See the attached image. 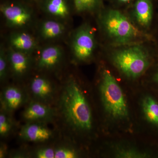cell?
I'll list each match as a JSON object with an SVG mask.
<instances>
[{
	"mask_svg": "<svg viewBox=\"0 0 158 158\" xmlns=\"http://www.w3.org/2000/svg\"><path fill=\"white\" fill-rule=\"evenodd\" d=\"M98 23L112 47L144 42L148 37L135 25L127 13L117 8H102L98 12Z\"/></svg>",
	"mask_w": 158,
	"mask_h": 158,
	"instance_id": "obj_1",
	"label": "cell"
},
{
	"mask_svg": "<svg viewBox=\"0 0 158 158\" xmlns=\"http://www.w3.org/2000/svg\"><path fill=\"white\" fill-rule=\"evenodd\" d=\"M62 112L65 119L73 127L89 131L92 127L90 106L80 86L73 80L66 83L61 97Z\"/></svg>",
	"mask_w": 158,
	"mask_h": 158,
	"instance_id": "obj_2",
	"label": "cell"
},
{
	"mask_svg": "<svg viewBox=\"0 0 158 158\" xmlns=\"http://www.w3.org/2000/svg\"><path fill=\"white\" fill-rule=\"evenodd\" d=\"M111 58L114 66L125 76L131 79L141 77L151 62V55L144 42L114 47Z\"/></svg>",
	"mask_w": 158,
	"mask_h": 158,
	"instance_id": "obj_3",
	"label": "cell"
},
{
	"mask_svg": "<svg viewBox=\"0 0 158 158\" xmlns=\"http://www.w3.org/2000/svg\"><path fill=\"white\" fill-rule=\"evenodd\" d=\"M100 90L105 110L112 117L123 118L127 117L128 112L122 90L111 72L103 70Z\"/></svg>",
	"mask_w": 158,
	"mask_h": 158,
	"instance_id": "obj_4",
	"label": "cell"
},
{
	"mask_svg": "<svg viewBox=\"0 0 158 158\" xmlns=\"http://www.w3.org/2000/svg\"><path fill=\"white\" fill-rule=\"evenodd\" d=\"M95 29L90 24L85 23L75 31L72 37L71 50L77 61L84 62L93 56L96 48Z\"/></svg>",
	"mask_w": 158,
	"mask_h": 158,
	"instance_id": "obj_5",
	"label": "cell"
},
{
	"mask_svg": "<svg viewBox=\"0 0 158 158\" xmlns=\"http://www.w3.org/2000/svg\"><path fill=\"white\" fill-rule=\"evenodd\" d=\"M0 11L9 27L20 29L28 26L33 19V12L25 3L7 2L2 3Z\"/></svg>",
	"mask_w": 158,
	"mask_h": 158,
	"instance_id": "obj_6",
	"label": "cell"
},
{
	"mask_svg": "<svg viewBox=\"0 0 158 158\" xmlns=\"http://www.w3.org/2000/svg\"><path fill=\"white\" fill-rule=\"evenodd\" d=\"M128 9L127 14L133 23L141 32L148 34L153 19L152 0H135Z\"/></svg>",
	"mask_w": 158,
	"mask_h": 158,
	"instance_id": "obj_7",
	"label": "cell"
},
{
	"mask_svg": "<svg viewBox=\"0 0 158 158\" xmlns=\"http://www.w3.org/2000/svg\"><path fill=\"white\" fill-rule=\"evenodd\" d=\"M43 11L52 18L64 21L70 16L71 0H39Z\"/></svg>",
	"mask_w": 158,
	"mask_h": 158,
	"instance_id": "obj_8",
	"label": "cell"
},
{
	"mask_svg": "<svg viewBox=\"0 0 158 158\" xmlns=\"http://www.w3.org/2000/svg\"><path fill=\"white\" fill-rule=\"evenodd\" d=\"M63 56V50L57 45L47 46L41 49L37 65L40 69H51L59 64Z\"/></svg>",
	"mask_w": 158,
	"mask_h": 158,
	"instance_id": "obj_9",
	"label": "cell"
},
{
	"mask_svg": "<svg viewBox=\"0 0 158 158\" xmlns=\"http://www.w3.org/2000/svg\"><path fill=\"white\" fill-rule=\"evenodd\" d=\"M9 47L15 50L31 54L37 48V41L31 34L24 31H16L10 34Z\"/></svg>",
	"mask_w": 158,
	"mask_h": 158,
	"instance_id": "obj_10",
	"label": "cell"
},
{
	"mask_svg": "<svg viewBox=\"0 0 158 158\" xmlns=\"http://www.w3.org/2000/svg\"><path fill=\"white\" fill-rule=\"evenodd\" d=\"M8 61L15 75L22 76L28 70L31 63L30 55L9 47L7 50Z\"/></svg>",
	"mask_w": 158,
	"mask_h": 158,
	"instance_id": "obj_11",
	"label": "cell"
},
{
	"mask_svg": "<svg viewBox=\"0 0 158 158\" xmlns=\"http://www.w3.org/2000/svg\"><path fill=\"white\" fill-rule=\"evenodd\" d=\"M66 31L63 22L52 18L43 21L39 26L40 37L44 40H52L59 38L64 35Z\"/></svg>",
	"mask_w": 158,
	"mask_h": 158,
	"instance_id": "obj_12",
	"label": "cell"
},
{
	"mask_svg": "<svg viewBox=\"0 0 158 158\" xmlns=\"http://www.w3.org/2000/svg\"><path fill=\"white\" fill-rule=\"evenodd\" d=\"M20 135L25 140L33 142H42L49 140L52 132L48 128L38 124H30L24 127Z\"/></svg>",
	"mask_w": 158,
	"mask_h": 158,
	"instance_id": "obj_13",
	"label": "cell"
},
{
	"mask_svg": "<svg viewBox=\"0 0 158 158\" xmlns=\"http://www.w3.org/2000/svg\"><path fill=\"white\" fill-rule=\"evenodd\" d=\"M31 90L36 97L42 99L49 98L53 93V88L51 82L48 79L37 77L32 80Z\"/></svg>",
	"mask_w": 158,
	"mask_h": 158,
	"instance_id": "obj_14",
	"label": "cell"
},
{
	"mask_svg": "<svg viewBox=\"0 0 158 158\" xmlns=\"http://www.w3.org/2000/svg\"><path fill=\"white\" fill-rule=\"evenodd\" d=\"M52 111L45 105L38 102L33 103L29 105L23 113L26 120H39L48 118L51 116Z\"/></svg>",
	"mask_w": 158,
	"mask_h": 158,
	"instance_id": "obj_15",
	"label": "cell"
},
{
	"mask_svg": "<svg viewBox=\"0 0 158 158\" xmlns=\"http://www.w3.org/2000/svg\"><path fill=\"white\" fill-rule=\"evenodd\" d=\"M104 0H71L74 11L78 14L98 12L103 8Z\"/></svg>",
	"mask_w": 158,
	"mask_h": 158,
	"instance_id": "obj_16",
	"label": "cell"
},
{
	"mask_svg": "<svg viewBox=\"0 0 158 158\" xmlns=\"http://www.w3.org/2000/svg\"><path fill=\"white\" fill-rule=\"evenodd\" d=\"M3 98L6 107L13 110L19 107L23 101V95L18 89L14 87L6 88L3 93Z\"/></svg>",
	"mask_w": 158,
	"mask_h": 158,
	"instance_id": "obj_17",
	"label": "cell"
},
{
	"mask_svg": "<svg viewBox=\"0 0 158 158\" xmlns=\"http://www.w3.org/2000/svg\"><path fill=\"white\" fill-rule=\"evenodd\" d=\"M145 117L152 124L158 127V103L151 97L147 96L143 101Z\"/></svg>",
	"mask_w": 158,
	"mask_h": 158,
	"instance_id": "obj_18",
	"label": "cell"
},
{
	"mask_svg": "<svg viewBox=\"0 0 158 158\" xmlns=\"http://www.w3.org/2000/svg\"><path fill=\"white\" fill-rule=\"evenodd\" d=\"M8 63L7 50L2 44L0 47V78L2 81L7 76Z\"/></svg>",
	"mask_w": 158,
	"mask_h": 158,
	"instance_id": "obj_19",
	"label": "cell"
},
{
	"mask_svg": "<svg viewBox=\"0 0 158 158\" xmlns=\"http://www.w3.org/2000/svg\"><path fill=\"white\" fill-rule=\"evenodd\" d=\"M77 156L73 150L67 148H61L55 150V158H74Z\"/></svg>",
	"mask_w": 158,
	"mask_h": 158,
	"instance_id": "obj_20",
	"label": "cell"
},
{
	"mask_svg": "<svg viewBox=\"0 0 158 158\" xmlns=\"http://www.w3.org/2000/svg\"><path fill=\"white\" fill-rule=\"evenodd\" d=\"M11 125L6 116L3 114L0 115V134L6 135L11 129Z\"/></svg>",
	"mask_w": 158,
	"mask_h": 158,
	"instance_id": "obj_21",
	"label": "cell"
},
{
	"mask_svg": "<svg viewBox=\"0 0 158 158\" xmlns=\"http://www.w3.org/2000/svg\"><path fill=\"white\" fill-rule=\"evenodd\" d=\"M38 158H55V150L50 148H41L36 153Z\"/></svg>",
	"mask_w": 158,
	"mask_h": 158,
	"instance_id": "obj_22",
	"label": "cell"
},
{
	"mask_svg": "<svg viewBox=\"0 0 158 158\" xmlns=\"http://www.w3.org/2000/svg\"><path fill=\"white\" fill-rule=\"evenodd\" d=\"M112 1L116 7L115 8L118 9V7H127L128 8L135 0H112Z\"/></svg>",
	"mask_w": 158,
	"mask_h": 158,
	"instance_id": "obj_23",
	"label": "cell"
},
{
	"mask_svg": "<svg viewBox=\"0 0 158 158\" xmlns=\"http://www.w3.org/2000/svg\"><path fill=\"white\" fill-rule=\"evenodd\" d=\"M154 80L155 81V82L158 84V70L155 74L154 77Z\"/></svg>",
	"mask_w": 158,
	"mask_h": 158,
	"instance_id": "obj_24",
	"label": "cell"
},
{
	"mask_svg": "<svg viewBox=\"0 0 158 158\" xmlns=\"http://www.w3.org/2000/svg\"><path fill=\"white\" fill-rule=\"evenodd\" d=\"M25 1H27V2H38L39 0H25Z\"/></svg>",
	"mask_w": 158,
	"mask_h": 158,
	"instance_id": "obj_25",
	"label": "cell"
}]
</instances>
